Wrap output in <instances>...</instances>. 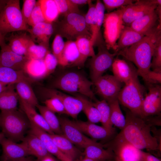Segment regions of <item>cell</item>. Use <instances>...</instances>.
Here are the masks:
<instances>
[{
    "label": "cell",
    "instance_id": "6da1fadb",
    "mask_svg": "<svg viewBox=\"0 0 161 161\" xmlns=\"http://www.w3.org/2000/svg\"><path fill=\"white\" fill-rule=\"evenodd\" d=\"M126 123L118 134L137 148L148 151L160 150L158 140L151 133V124L126 110Z\"/></svg>",
    "mask_w": 161,
    "mask_h": 161
},
{
    "label": "cell",
    "instance_id": "7a4b0ae2",
    "mask_svg": "<svg viewBox=\"0 0 161 161\" xmlns=\"http://www.w3.org/2000/svg\"><path fill=\"white\" fill-rule=\"evenodd\" d=\"M161 31V27L159 28L136 43L117 52V56H122L135 65L138 76H141L144 81L150 70L155 43Z\"/></svg>",
    "mask_w": 161,
    "mask_h": 161
},
{
    "label": "cell",
    "instance_id": "3957f363",
    "mask_svg": "<svg viewBox=\"0 0 161 161\" xmlns=\"http://www.w3.org/2000/svg\"><path fill=\"white\" fill-rule=\"evenodd\" d=\"M93 83L82 73L69 71L59 75L53 81L51 88L58 89L73 94L83 95L90 99L97 101L91 89Z\"/></svg>",
    "mask_w": 161,
    "mask_h": 161
},
{
    "label": "cell",
    "instance_id": "277c9868",
    "mask_svg": "<svg viewBox=\"0 0 161 161\" xmlns=\"http://www.w3.org/2000/svg\"><path fill=\"white\" fill-rule=\"evenodd\" d=\"M30 122L21 110L1 111L0 127L5 137L15 142L23 140Z\"/></svg>",
    "mask_w": 161,
    "mask_h": 161
},
{
    "label": "cell",
    "instance_id": "5b68a950",
    "mask_svg": "<svg viewBox=\"0 0 161 161\" xmlns=\"http://www.w3.org/2000/svg\"><path fill=\"white\" fill-rule=\"evenodd\" d=\"M145 88L140 82L138 75H134L120 91L117 100L136 115L143 119L142 112Z\"/></svg>",
    "mask_w": 161,
    "mask_h": 161
},
{
    "label": "cell",
    "instance_id": "8992f818",
    "mask_svg": "<svg viewBox=\"0 0 161 161\" xmlns=\"http://www.w3.org/2000/svg\"><path fill=\"white\" fill-rule=\"evenodd\" d=\"M29 28L23 18L20 0H7L0 13V32L5 37L8 33L27 31Z\"/></svg>",
    "mask_w": 161,
    "mask_h": 161
},
{
    "label": "cell",
    "instance_id": "52a82bcc",
    "mask_svg": "<svg viewBox=\"0 0 161 161\" xmlns=\"http://www.w3.org/2000/svg\"><path fill=\"white\" fill-rule=\"evenodd\" d=\"M56 34L67 40L75 41L80 36L91 38V34L85 21L84 16L80 13H72L64 16L55 27Z\"/></svg>",
    "mask_w": 161,
    "mask_h": 161
},
{
    "label": "cell",
    "instance_id": "ba28073f",
    "mask_svg": "<svg viewBox=\"0 0 161 161\" xmlns=\"http://www.w3.org/2000/svg\"><path fill=\"white\" fill-rule=\"evenodd\" d=\"M123 7L105 14L103 23L104 36L108 50L112 49L115 51L117 41L125 26L122 19Z\"/></svg>",
    "mask_w": 161,
    "mask_h": 161
},
{
    "label": "cell",
    "instance_id": "9c48e42d",
    "mask_svg": "<svg viewBox=\"0 0 161 161\" xmlns=\"http://www.w3.org/2000/svg\"><path fill=\"white\" fill-rule=\"evenodd\" d=\"M98 52L92 57L90 61V75L91 81L93 83L104 73L112 67L117 52L111 53L107 49L105 42L102 39L96 43Z\"/></svg>",
    "mask_w": 161,
    "mask_h": 161
},
{
    "label": "cell",
    "instance_id": "30bf717a",
    "mask_svg": "<svg viewBox=\"0 0 161 161\" xmlns=\"http://www.w3.org/2000/svg\"><path fill=\"white\" fill-rule=\"evenodd\" d=\"M103 145L104 148H110L113 151L115 156V159L123 161H140L141 150L118 134L112 140Z\"/></svg>",
    "mask_w": 161,
    "mask_h": 161
},
{
    "label": "cell",
    "instance_id": "8fae6325",
    "mask_svg": "<svg viewBox=\"0 0 161 161\" xmlns=\"http://www.w3.org/2000/svg\"><path fill=\"white\" fill-rule=\"evenodd\" d=\"M160 4H161L160 0H140L123 7L124 24L129 26L134 21L155 10Z\"/></svg>",
    "mask_w": 161,
    "mask_h": 161
},
{
    "label": "cell",
    "instance_id": "7c38bea8",
    "mask_svg": "<svg viewBox=\"0 0 161 161\" xmlns=\"http://www.w3.org/2000/svg\"><path fill=\"white\" fill-rule=\"evenodd\" d=\"M122 83L113 75H102L94 83L96 92L108 103L116 100L120 91Z\"/></svg>",
    "mask_w": 161,
    "mask_h": 161
},
{
    "label": "cell",
    "instance_id": "4fadbf2b",
    "mask_svg": "<svg viewBox=\"0 0 161 161\" xmlns=\"http://www.w3.org/2000/svg\"><path fill=\"white\" fill-rule=\"evenodd\" d=\"M41 92L42 95L47 99L54 97L59 99L64 105L66 114L69 115L73 118H77L78 114L82 111V102L74 96L67 95L51 88H42Z\"/></svg>",
    "mask_w": 161,
    "mask_h": 161
},
{
    "label": "cell",
    "instance_id": "5bb4252c",
    "mask_svg": "<svg viewBox=\"0 0 161 161\" xmlns=\"http://www.w3.org/2000/svg\"><path fill=\"white\" fill-rule=\"evenodd\" d=\"M58 119L63 134L73 144L84 149L90 145L97 143L85 135L73 121L64 117Z\"/></svg>",
    "mask_w": 161,
    "mask_h": 161
},
{
    "label": "cell",
    "instance_id": "9a60e30c",
    "mask_svg": "<svg viewBox=\"0 0 161 161\" xmlns=\"http://www.w3.org/2000/svg\"><path fill=\"white\" fill-rule=\"evenodd\" d=\"M148 92L145 94L142 106L143 119L154 115H160L161 86L158 84L147 85Z\"/></svg>",
    "mask_w": 161,
    "mask_h": 161
},
{
    "label": "cell",
    "instance_id": "2e32d148",
    "mask_svg": "<svg viewBox=\"0 0 161 161\" xmlns=\"http://www.w3.org/2000/svg\"><path fill=\"white\" fill-rule=\"evenodd\" d=\"M74 124L82 132L95 140L107 142L114 138L117 135L115 129L109 130L103 126H100L88 121L74 120Z\"/></svg>",
    "mask_w": 161,
    "mask_h": 161
},
{
    "label": "cell",
    "instance_id": "e0dca14e",
    "mask_svg": "<svg viewBox=\"0 0 161 161\" xmlns=\"http://www.w3.org/2000/svg\"><path fill=\"white\" fill-rule=\"evenodd\" d=\"M129 26L135 31L146 35L161 27V22L155 9L134 21Z\"/></svg>",
    "mask_w": 161,
    "mask_h": 161
},
{
    "label": "cell",
    "instance_id": "ac0fdd59",
    "mask_svg": "<svg viewBox=\"0 0 161 161\" xmlns=\"http://www.w3.org/2000/svg\"><path fill=\"white\" fill-rule=\"evenodd\" d=\"M2 150L1 161H18L29 154L21 143L18 144L6 137L1 142Z\"/></svg>",
    "mask_w": 161,
    "mask_h": 161
},
{
    "label": "cell",
    "instance_id": "d6986e66",
    "mask_svg": "<svg viewBox=\"0 0 161 161\" xmlns=\"http://www.w3.org/2000/svg\"><path fill=\"white\" fill-rule=\"evenodd\" d=\"M1 48L0 66L23 71L24 65L29 59L25 56L19 55L13 52L7 44Z\"/></svg>",
    "mask_w": 161,
    "mask_h": 161
},
{
    "label": "cell",
    "instance_id": "ffe728a7",
    "mask_svg": "<svg viewBox=\"0 0 161 161\" xmlns=\"http://www.w3.org/2000/svg\"><path fill=\"white\" fill-rule=\"evenodd\" d=\"M112 68L113 76L120 82L125 84L137 74V69L132 63L124 58H115Z\"/></svg>",
    "mask_w": 161,
    "mask_h": 161
},
{
    "label": "cell",
    "instance_id": "44dd1931",
    "mask_svg": "<svg viewBox=\"0 0 161 161\" xmlns=\"http://www.w3.org/2000/svg\"><path fill=\"white\" fill-rule=\"evenodd\" d=\"M27 31L34 43L49 49V39L54 31L52 23L47 22L39 23L29 28Z\"/></svg>",
    "mask_w": 161,
    "mask_h": 161
},
{
    "label": "cell",
    "instance_id": "7402d4cb",
    "mask_svg": "<svg viewBox=\"0 0 161 161\" xmlns=\"http://www.w3.org/2000/svg\"><path fill=\"white\" fill-rule=\"evenodd\" d=\"M29 133L38 137L41 140L48 152L61 161H72L58 149L49 134L32 123H30Z\"/></svg>",
    "mask_w": 161,
    "mask_h": 161
},
{
    "label": "cell",
    "instance_id": "603a6c76",
    "mask_svg": "<svg viewBox=\"0 0 161 161\" xmlns=\"http://www.w3.org/2000/svg\"><path fill=\"white\" fill-rule=\"evenodd\" d=\"M58 64L63 67H82L75 41L67 40L65 42L63 52Z\"/></svg>",
    "mask_w": 161,
    "mask_h": 161
},
{
    "label": "cell",
    "instance_id": "cb8c5ba5",
    "mask_svg": "<svg viewBox=\"0 0 161 161\" xmlns=\"http://www.w3.org/2000/svg\"><path fill=\"white\" fill-rule=\"evenodd\" d=\"M49 135L59 150L70 160L73 161L83 158V153L63 134H54Z\"/></svg>",
    "mask_w": 161,
    "mask_h": 161
},
{
    "label": "cell",
    "instance_id": "d4e9b609",
    "mask_svg": "<svg viewBox=\"0 0 161 161\" xmlns=\"http://www.w3.org/2000/svg\"><path fill=\"white\" fill-rule=\"evenodd\" d=\"M21 143L26 148L29 155L35 156L40 160L50 154L40 139L34 134L29 133L24 137Z\"/></svg>",
    "mask_w": 161,
    "mask_h": 161
},
{
    "label": "cell",
    "instance_id": "484cf974",
    "mask_svg": "<svg viewBox=\"0 0 161 161\" xmlns=\"http://www.w3.org/2000/svg\"><path fill=\"white\" fill-rule=\"evenodd\" d=\"M103 144L97 142L90 145L84 148V157L95 161L114 160L115 156L110 148L104 149Z\"/></svg>",
    "mask_w": 161,
    "mask_h": 161
},
{
    "label": "cell",
    "instance_id": "4316f807",
    "mask_svg": "<svg viewBox=\"0 0 161 161\" xmlns=\"http://www.w3.org/2000/svg\"><path fill=\"white\" fill-rule=\"evenodd\" d=\"M19 102L21 110L30 123L43 129L49 134H54L44 118L36 111L35 108L19 97Z\"/></svg>",
    "mask_w": 161,
    "mask_h": 161
},
{
    "label": "cell",
    "instance_id": "83f0119b",
    "mask_svg": "<svg viewBox=\"0 0 161 161\" xmlns=\"http://www.w3.org/2000/svg\"><path fill=\"white\" fill-rule=\"evenodd\" d=\"M145 35L132 29L129 26L125 25L117 43L115 52L128 47L137 42Z\"/></svg>",
    "mask_w": 161,
    "mask_h": 161
},
{
    "label": "cell",
    "instance_id": "f1b7e54d",
    "mask_svg": "<svg viewBox=\"0 0 161 161\" xmlns=\"http://www.w3.org/2000/svg\"><path fill=\"white\" fill-rule=\"evenodd\" d=\"M6 40L8 41L7 45L12 51L23 56L25 55L28 46L32 41L30 36L25 33L20 34H12Z\"/></svg>",
    "mask_w": 161,
    "mask_h": 161
},
{
    "label": "cell",
    "instance_id": "f546056e",
    "mask_svg": "<svg viewBox=\"0 0 161 161\" xmlns=\"http://www.w3.org/2000/svg\"><path fill=\"white\" fill-rule=\"evenodd\" d=\"M23 71L34 80L42 79L48 76L44 59H28Z\"/></svg>",
    "mask_w": 161,
    "mask_h": 161
},
{
    "label": "cell",
    "instance_id": "4dcf8cb0",
    "mask_svg": "<svg viewBox=\"0 0 161 161\" xmlns=\"http://www.w3.org/2000/svg\"><path fill=\"white\" fill-rule=\"evenodd\" d=\"M15 84L8 85L0 93V109L10 111L17 109L19 96L15 91Z\"/></svg>",
    "mask_w": 161,
    "mask_h": 161
},
{
    "label": "cell",
    "instance_id": "1f68e13d",
    "mask_svg": "<svg viewBox=\"0 0 161 161\" xmlns=\"http://www.w3.org/2000/svg\"><path fill=\"white\" fill-rule=\"evenodd\" d=\"M32 83L27 80L20 81L15 84V89L19 98L35 108L39 104L31 86Z\"/></svg>",
    "mask_w": 161,
    "mask_h": 161
},
{
    "label": "cell",
    "instance_id": "d6a6232c",
    "mask_svg": "<svg viewBox=\"0 0 161 161\" xmlns=\"http://www.w3.org/2000/svg\"><path fill=\"white\" fill-rule=\"evenodd\" d=\"M22 80H27L32 83L31 79L23 71H16L12 69L0 66V82L7 85L15 84Z\"/></svg>",
    "mask_w": 161,
    "mask_h": 161
},
{
    "label": "cell",
    "instance_id": "836d02e7",
    "mask_svg": "<svg viewBox=\"0 0 161 161\" xmlns=\"http://www.w3.org/2000/svg\"><path fill=\"white\" fill-rule=\"evenodd\" d=\"M74 96L79 99L83 105L82 111L86 115L88 121L96 123L101 121V116L98 110L93 104V102L88 98L83 95L75 94Z\"/></svg>",
    "mask_w": 161,
    "mask_h": 161
},
{
    "label": "cell",
    "instance_id": "e575fe53",
    "mask_svg": "<svg viewBox=\"0 0 161 161\" xmlns=\"http://www.w3.org/2000/svg\"><path fill=\"white\" fill-rule=\"evenodd\" d=\"M36 107L40 114L54 133L63 134L58 118L56 116L55 113L45 106L39 104Z\"/></svg>",
    "mask_w": 161,
    "mask_h": 161
},
{
    "label": "cell",
    "instance_id": "d590c367",
    "mask_svg": "<svg viewBox=\"0 0 161 161\" xmlns=\"http://www.w3.org/2000/svg\"><path fill=\"white\" fill-rule=\"evenodd\" d=\"M91 38L86 36H80L75 41L80 54L81 63L84 66L89 57H93L95 55Z\"/></svg>",
    "mask_w": 161,
    "mask_h": 161
},
{
    "label": "cell",
    "instance_id": "8d00e7d4",
    "mask_svg": "<svg viewBox=\"0 0 161 161\" xmlns=\"http://www.w3.org/2000/svg\"><path fill=\"white\" fill-rule=\"evenodd\" d=\"M41 10L46 22L52 23L59 15L55 0H39Z\"/></svg>",
    "mask_w": 161,
    "mask_h": 161
},
{
    "label": "cell",
    "instance_id": "74e56055",
    "mask_svg": "<svg viewBox=\"0 0 161 161\" xmlns=\"http://www.w3.org/2000/svg\"><path fill=\"white\" fill-rule=\"evenodd\" d=\"M108 103L110 107L111 123L113 126L122 129L126 125V120L121 110L118 100Z\"/></svg>",
    "mask_w": 161,
    "mask_h": 161
},
{
    "label": "cell",
    "instance_id": "f35d334b",
    "mask_svg": "<svg viewBox=\"0 0 161 161\" xmlns=\"http://www.w3.org/2000/svg\"><path fill=\"white\" fill-rule=\"evenodd\" d=\"M93 106L99 111L101 116L102 126L109 130L115 129L113 127L110 120V109L108 103L105 100H98L93 102Z\"/></svg>",
    "mask_w": 161,
    "mask_h": 161
},
{
    "label": "cell",
    "instance_id": "ab89813d",
    "mask_svg": "<svg viewBox=\"0 0 161 161\" xmlns=\"http://www.w3.org/2000/svg\"><path fill=\"white\" fill-rule=\"evenodd\" d=\"M95 4L97 11V22L95 32L90 39L93 46L97 41L101 38L100 30L103 23L105 10L103 4L100 1L97 0Z\"/></svg>",
    "mask_w": 161,
    "mask_h": 161
},
{
    "label": "cell",
    "instance_id": "60d3db41",
    "mask_svg": "<svg viewBox=\"0 0 161 161\" xmlns=\"http://www.w3.org/2000/svg\"><path fill=\"white\" fill-rule=\"evenodd\" d=\"M49 50L46 47L36 45L32 41L28 46L25 56L29 59H44Z\"/></svg>",
    "mask_w": 161,
    "mask_h": 161
},
{
    "label": "cell",
    "instance_id": "b9f144b4",
    "mask_svg": "<svg viewBox=\"0 0 161 161\" xmlns=\"http://www.w3.org/2000/svg\"><path fill=\"white\" fill-rule=\"evenodd\" d=\"M88 4L89 9L84 18L87 27L92 36L95 32L97 22V11L96 4L92 3L91 0H89Z\"/></svg>",
    "mask_w": 161,
    "mask_h": 161
},
{
    "label": "cell",
    "instance_id": "7bdbcfd3",
    "mask_svg": "<svg viewBox=\"0 0 161 161\" xmlns=\"http://www.w3.org/2000/svg\"><path fill=\"white\" fill-rule=\"evenodd\" d=\"M152 59L151 68L153 71L161 72V33L156 41Z\"/></svg>",
    "mask_w": 161,
    "mask_h": 161
},
{
    "label": "cell",
    "instance_id": "ee69618b",
    "mask_svg": "<svg viewBox=\"0 0 161 161\" xmlns=\"http://www.w3.org/2000/svg\"><path fill=\"white\" fill-rule=\"evenodd\" d=\"M59 15L64 16L72 13H80L78 6L72 2L71 0H55Z\"/></svg>",
    "mask_w": 161,
    "mask_h": 161
},
{
    "label": "cell",
    "instance_id": "f6af8a7d",
    "mask_svg": "<svg viewBox=\"0 0 161 161\" xmlns=\"http://www.w3.org/2000/svg\"><path fill=\"white\" fill-rule=\"evenodd\" d=\"M44 22L46 21L42 13L40 4L38 1L28 20L27 24L32 27L38 24Z\"/></svg>",
    "mask_w": 161,
    "mask_h": 161
},
{
    "label": "cell",
    "instance_id": "bcb514c9",
    "mask_svg": "<svg viewBox=\"0 0 161 161\" xmlns=\"http://www.w3.org/2000/svg\"><path fill=\"white\" fill-rule=\"evenodd\" d=\"M44 103L46 106L55 113L66 114L64 105L58 98L54 97L47 98Z\"/></svg>",
    "mask_w": 161,
    "mask_h": 161
},
{
    "label": "cell",
    "instance_id": "7dc6e473",
    "mask_svg": "<svg viewBox=\"0 0 161 161\" xmlns=\"http://www.w3.org/2000/svg\"><path fill=\"white\" fill-rule=\"evenodd\" d=\"M136 0H103L105 8L108 13L117 8L127 6L132 4Z\"/></svg>",
    "mask_w": 161,
    "mask_h": 161
},
{
    "label": "cell",
    "instance_id": "c3c4849f",
    "mask_svg": "<svg viewBox=\"0 0 161 161\" xmlns=\"http://www.w3.org/2000/svg\"><path fill=\"white\" fill-rule=\"evenodd\" d=\"M65 42L62 37L56 34L52 45V54L58 60V62L61 57L65 46Z\"/></svg>",
    "mask_w": 161,
    "mask_h": 161
},
{
    "label": "cell",
    "instance_id": "681fc988",
    "mask_svg": "<svg viewBox=\"0 0 161 161\" xmlns=\"http://www.w3.org/2000/svg\"><path fill=\"white\" fill-rule=\"evenodd\" d=\"M44 61L48 76L55 70L58 64V61L54 55L49 50Z\"/></svg>",
    "mask_w": 161,
    "mask_h": 161
},
{
    "label": "cell",
    "instance_id": "f907efd6",
    "mask_svg": "<svg viewBox=\"0 0 161 161\" xmlns=\"http://www.w3.org/2000/svg\"><path fill=\"white\" fill-rule=\"evenodd\" d=\"M35 0H24L22 8L21 10L24 20L27 24V22L35 5Z\"/></svg>",
    "mask_w": 161,
    "mask_h": 161
},
{
    "label": "cell",
    "instance_id": "816d5d0a",
    "mask_svg": "<svg viewBox=\"0 0 161 161\" xmlns=\"http://www.w3.org/2000/svg\"><path fill=\"white\" fill-rule=\"evenodd\" d=\"M144 81L147 85L161 83V72L150 70L146 75Z\"/></svg>",
    "mask_w": 161,
    "mask_h": 161
},
{
    "label": "cell",
    "instance_id": "f5cc1de1",
    "mask_svg": "<svg viewBox=\"0 0 161 161\" xmlns=\"http://www.w3.org/2000/svg\"><path fill=\"white\" fill-rule=\"evenodd\" d=\"M140 161H161L160 159L150 153L141 150Z\"/></svg>",
    "mask_w": 161,
    "mask_h": 161
},
{
    "label": "cell",
    "instance_id": "db71d44e",
    "mask_svg": "<svg viewBox=\"0 0 161 161\" xmlns=\"http://www.w3.org/2000/svg\"><path fill=\"white\" fill-rule=\"evenodd\" d=\"M74 4L77 5H83L88 4L89 0H71Z\"/></svg>",
    "mask_w": 161,
    "mask_h": 161
},
{
    "label": "cell",
    "instance_id": "11a10c76",
    "mask_svg": "<svg viewBox=\"0 0 161 161\" xmlns=\"http://www.w3.org/2000/svg\"><path fill=\"white\" fill-rule=\"evenodd\" d=\"M6 44L5 41V37L0 32V47L1 48L2 47Z\"/></svg>",
    "mask_w": 161,
    "mask_h": 161
},
{
    "label": "cell",
    "instance_id": "9f6ffc18",
    "mask_svg": "<svg viewBox=\"0 0 161 161\" xmlns=\"http://www.w3.org/2000/svg\"><path fill=\"white\" fill-rule=\"evenodd\" d=\"M40 161H56L51 154H49L41 160Z\"/></svg>",
    "mask_w": 161,
    "mask_h": 161
},
{
    "label": "cell",
    "instance_id": "6f0895ef",
    "mask_svg": "<svg viewBox=\"0 0 161 161\" xmlns=\"http://www.w3.org/2000/svg\"><path fill=\"white\" fill-rule=\"evenodd\" d=\"M6 1L7 0H0V13L6 4Z\"/></svg>",
    "mask_w": 161,
    "mask_h": 161
},
{
    "label": "cell",
    "instance_id": "680465c9",
    "mask_svg": "<svg viewBox=\"0 0 161 161\" xmlns=\"http://www.w3.org/2000/svg\"><path fill=\"white\" fill-rule=\"evenodd\" d=\"M7 86L0 82V93L6 88Z\"/></svg>",
    "mask_w": 161,
    "mask_h": 161
},
{
    "label": "cell",
    "instance_id": "91938a15",
    "mask_svg": "<svg viewBox=\"0 0 161 161\" xmlns=\"http://www.w3.org/2000/svg\"><path fill=\"white\" fill-rule=\"evenodd\" d=\"M5 137V136L2 132H0V143L3 139Z\"/></svg>",
    "mask_w": 161,
    "mask_h": 161
},
{
    "label": "cell",
    "instance_id": "94428289",
    "mask_svg": "<svg viewBox=\"0 0 161 161\" xmlns=\"http://www.w3.org/2000/svg\"><path fill=\"white\" fill-rule=\"evenodd\" d=\"M81 161H95L93 160L84 157L83 158Z\"/></svg>",
    "mask_w": 161,
    "mask_h": 161
},
{
    "label": "cell",
    "instance_id": "6125c7cd",
    "mask_svg": "<svg viewBox=\"0 0 161 161\" xmlns=\"http://www.w3.org/2000/svg\"><path fill=\"white\" fill-rule=\"evenodd\" d=\"M18 161H31V160L25 158Z\"/></svg>",
    "mask_w": 161,
    "mask_h": 161
},
{
    "label": "cell",
    "instance_id": "be15d7a7",
    "mask_svg": "<svg viewBox=\"0 0 161 161\" xmlns=\"http://www.w3.org/2000/svg\"><path fill=\"white\" fill-rule=\"evenodd\" d=\"M114 160V161H123L116 159H115Z\"/></svg>",
    "mask_w": 161,
    "mask_h": 161
},
{
    "label": "cell",
    "instance_id": "e7e4bbea",
    "mask_svg": "<svg viewBox=\"0 0 161 161\" xmlns=\"http://www.w3.org/2000/svg\"><path fill=\"white\" fill-rule=\"evenodd\" d=\"M82 159H78V160H73L72 161H81Z\"/></svg>",
    "mask_w": 161,
    "mask_h": 161
},
{
    "label": "cell",
    "instance_id": "03108f58",
    "mask_svg": "<svg viewBox=\"0 0 161 161\" xmlns=\"http://www.w3.org/2000/svg\"><path fill=\"white\" fill-rule=\"evenodd\" d=\"M40 161V160L38 159H37V160H34V161Z\"/></svg>",
    "mask_w": 161,
    "mask_h": 161
},
{
    "label": "cell",
    "instance_id": "003e7915",
    "mask_svg": "<svg viewBox=\"0 0 161 161\" xmlns=\"http://www.w3.org/2000/svg\"><path fill=\"white\" fill-rule=\"evenodd\" d=\"M114 161V160H105V161Z\"/></svg>",
    "mask_w": 161,
    "mask_h": 161
}]
</instances>
